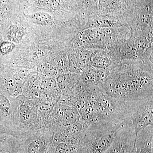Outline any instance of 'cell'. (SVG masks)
Wrapping results in <instances>:
<instances>
[{"label":"cell","instance_id":"6da1fadb","mask_svg":"<svg viewBox=\"0 0 153 153\" xmlns=\"http://www.w3.org/2000/svg\"><path fill=\"white\" fill-rule=\"evenodd\" d=\"M153 66L137 59L119 63L100 87L114 100L132 103L153 97Z\"/></svg>","mask_w":153,"mask_h":153},{"label":"cell","instance_id":"7a4b0ae2","mask_svg":"<svg viewBox=\"0 0 153 153\" xmlns=\"http://www.w3.org/2000/svg\"><path fill=\"white\" fill-rule=\"evenodd\" d=\"M129 120H105L88 126L83 135L85 153H102L112 144L118 132Z\"/></svg>","mask_w":153,"mask_h":153},{"label":"cell","instance_id":"3957f363","mask_svg":"<svg viewBox=\"0 0 153 153\" xmlns=\"http://www.w3.org/2000/svg\"><path fill=\"white\" fill-rule=\"evenodd\" d=\"M16 98L18 105L17 137L26 132L46 128L35 99L27 98L23 95Z\"/></svg>","mask_w":153,"mask_h":153},{"label":"cell","instance_id":"277c9868","mask_svg":"<svg viewBox=\"0 0 153 153\" xmlns=\"http://www.w3.org/2000/svg\"><path fill=\"white\" fill-rule=\"evenodd\" d=\"M54 134L51 128H43L21 134L16 137L20 153H47Z\"/></svg>","mask_w":153,"mask_h":153},{"label":"cell","instance_id":"5b68a950","mask_svg":"<svg viewBox=\"0 0 153 153\" xmlns=\"http://www.w3.org/2000/svg\"><path fill=\"white\" fill-rule=\"evenodd\" d=\"M80 120V115L75 107L58 101L51 113L49 128L53 130L66 127Z\"/></svg>","mask_w":153,"mask_h":153},{"label":"cell","instance_id":"8992f818","mask_svg":"<svg viewBox=\"0 0 153 153\" xmlns=\"http://www.w3.org/2000/svg\"><path fill=\"white\" fill-rule=\"evenodd\" d=\"M128 119L136 136L142 130L153 126V97L137 103L130 112Z\"/></svg>","mask_w":153,"mask_h":153},{"label":"cell","instance_id":"52a82bcc","mask_svg":"<svg viewBox=\"0 0 153 153\" xmlns=\"http://www.w3.org/2000/svg\"><path fill=\"white\" fill-rule=\"evenodd\" d=\"M136 137L130 121L118 132L112 144L102 153H134Z\"/></svg>","mask_w":153,"mask_h":153},{"label":"cell","instance_id":"ba28073f","mask_svg":"<svg viewBox=\"0 0 153 153\" xmlns=\"http://www.w3.org/2000/svg\"><path fill=\"white\" fill-rule=\"evenodd\" d=\"M88 126L86 124L79 120L71 126L55 130L53 142L83 145V135Z\"/></svg>","mask_w":153,"mask_h":153},{"label":"cell","instance_id":"9c48e42d","mask_svg":"<svg viewBox=\"0 0 153 153\" xmlns=\"http://www.w3.org/2000/svg\"><path fill=\"white\" fill-rule=\"evenodd\" d=\"M62 92L57 81L52 77L42 79L40 85L39 98L56 104L61 97Z\"/></svg>","mask_w":153,"mask_h":153},{"label":"cell","instance_id":"30bf717a","mask_svg":"<svg viewBox=\"0 0 153 153\" xmlns=\"http://www.w3.org/2000/svg\"><path fill=\"white\" fill-rule=\"evenodd\" d=\"M110 71L88 66L80 75L81 82L87 86H100L106 80Z\"/></svg>","mask_w":153,"mask_h":153},{"label":"cell","instance_id":"8fae6325","mask_svg":"<svg viewBox=\"0 0 153 153\" xmlns=\"http://www.w3.org/2000/svg\"><path fill=\"white\" fill-rule=\"evenodd\" d=\"M129 0H99L98 13L102 15H123L130 6Z\"/></svg>","mask_w":153,"mask_h":153},{"label":"cell","instance_id":"7c38bea8","mask_svg":"<svg viewBox=\"0 0 153 153\" xmlns=\"http://www.w3.org/2000/svg\"><path fill=\"white\" fill-rule=\"evenodd\" d=\"M134 153H153V126L147 127L137 134Z\"/></svg>","mask_w":153,"mask_h":153},{"label":"cell","instance_id":"4fadbf2b","mask_svg":"<svg viewBox=\"0 0 153 153\" xmlns=\"http://www.w3.org/2000/svg\"><path fill=\"white\" fill-rule=\"evenodd\" d=\"M47 153H85V150L83 145L52 141Z\"/></svg>","mask_w":153,"mask_h":153},{"label":"cell","instance_id":"5bb4252c","mask_svg":"<svg viewBox=\"0 0 153 153\" xmlns=\"http://www.w3.org/2000/svg\"><path fill=\"white\" fill-rule=\"evenodd\" d=\"M41 80L42 79L38 74L31 75L23 88L22 95L30 99L39 98Z\"/></svg>","mask_w":153,"mask_h":153},{"label":"cell","instance_id":"9a60e30c","mask_svg":"<svg viewBox=\"0 0 153 153\" xmlns=\"http://www.w3.org/2000/svg\"><path fill=\"white\" fill-rule=\"evenodd\" d=\"M99 0H78L79 7L83 19L88 18L97 14Z\"/></svg>","mask_w":153,"mask_h":153},{"label":"cell","instance_id":"2e32d148","mask_svg":"<svg viewBox=\"0 0 153 153\" xmlns=\"http://www.w3.org/2000/svg\"><path fill=\"white\" fill-rule=\"evenodd\" d=\"M32 22L35 24L41 25H49L52 22V17L47 13L38 12L35 13L30 16Z\"/></svg>","mask_w":153,"mask_h":153},{"label":"cell","instance_id":"e0dca14e","mask_svg":"<svg viewBox=\"0 0 153 153\" xmlns=\"http://www.w3.org/2000/svg\"><path fill=\"white\" fill-rule=\"evenodd\" d=\"M39 4L47 8L58 10L62 6L61 0H38Z\"/></svg>","mask_w":153,"mask_h":153},{"label":"cell","instance_id":"ac0fdd59","mask_svg":"<svg viewBox=\"0 0 153 153\" xmlns=\"http://www.w3.org/2000/svg\"><path fill=\"white\" fill-rule=\"evenodd\" d=\"M15 47V45L13 43L10 42H5L2 44L1 50L2 53L7 54L13 51Z\"/></svg>","mask_w":153,"mask_h":153},{"label":"cell","instance_id":"d6986e66","mask_svg":"<svg viewBox=\"0 0 153 153\" xmlns=\"http://www.w3.org/2000/svg\"><path fill=\"white\" fill-rule=\"evenodd\" d=\"M130 1L131 3L132 2L135 1H137V0H129Z\"/></svg>","mask_w":153,"mask_h":153}]
</instances>
